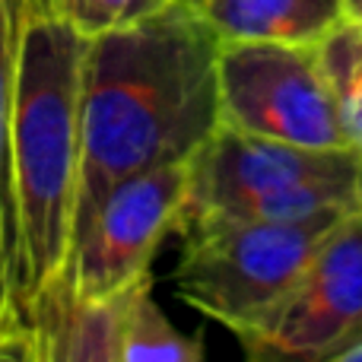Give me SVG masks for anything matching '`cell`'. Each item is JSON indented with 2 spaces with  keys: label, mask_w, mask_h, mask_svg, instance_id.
Segmentation results:
<instances>
[{
  "label": "cell",
  "mask_w": 362,
  "mask_h": 362,
  "mask_svg": "<svg viewBox=\"0 0 362 362\" xmlns=\"http://www.w3.org/2000/svg\"><path fill=\"white\" fill-rule=\"evenodd\" d=\"M219 38L187 0L86 38L74 238L118 181L187 163L219 127Z\"/></svg>",
  "instance_id": "1"
},
{
  "label": "cell",
  "mask_w": 362,
  "mask_h": 362,
  "mask_svg": "<svg viewBox=\"0 0 362 362\" xmlns=\"http://www.w3.org/2000/svg\"><path fill=\"white\" fill-rule=\"evenodd\" d=\"M86 38L54 0H23L13 54L10 165L23 267L35 299L70 257L80 187V70Z\"/></svg>",
  "instance_id": "2"
},
{
  "label": "cell",
  "mask_w": 362,
  "mask_h": 362,
  "mask_svg": "<svg viewBox=\"0 0 362 362\" xmlns=\"http://www.w3.org/2000/svg\"><path fill=\"white\" fill-rule=\"evenodd\" d=\"M362 204L353 150H308L216 127L187 159L175 232L204 223H296L346 216Z\"/></svg>",
  "instance_id": "3"
},
{
  "label": "cell",
  "mask_w": 362,
  "mask_h": 362,
  "mask_svg": "<svg viewBox=\"0 0 362 362\" xmlns=\"http://www.w3.org/2000/svg\"><path fill=\"white\" fill-rule=\"evenodd\" d=\"M340 219L204 223L178 232L185 242L172 276L178 299L238 337L274 312Z\"/></svg>",
  "instance_id": "4"
},
{
  "label": "cell",
  "mask_w": 362,
  "mask_h": 362,
  "mask_svg": "<svg viewBox=\"0 0 362 362\" xmlns=\"http://www.w3.org/2000/svg\"><path fill=\"white\" fill-rule=\"evenodd\" d=\"M216 83L219 127L308 150H350L315 48L219 42Z\"/></svg>",
  "instance_id": "5"
},
{
  "label": "cell",
  "mask_w": 362,
  "mask_h": 362,
  "mask_svg": "<svg viewBox=\"0 0 362 362\" xmlns=\"http://www.w3.org/2000/svg\"><path fill=\"white\" fill-rule=\"evenodd\" d=\"M238 344L245 362H334L362 344V213L340 219L305 274Z\"/></svg>",
  "instance_id": "6"
},
{
  "label": "cell",
  "mask_w": 362,
  "mask_h": 362,
  "mask_svg": "<svg viewBox=\"0 0 362 362\" xmlns=\"http://www.w3.org/2000/svg\"><path fill=\"white\" fill-rule=\"evenodd\" d=\"M185 181L187 163L118 181L70 245V286L86 299H118L146 280L163 238L175 232Z\"/></svg>",
  "instance_id": "7"
},
{
  "label": "cell",
  "mask_w": 362,
  "mask_h": 362,
  "mask_svg": "<svg viewBox=\"0 0 362 362\" xmlns=\"http://www.w3.org/2000/svg\"><path fill=\"white\" fill-rule=\"evenodd\" d=\"M32 327L42 362H124L121 359V296L86 299L57 274L35 299Z\"/></svg>",
  "instance_id": "8"
},
{
  "label": "cell",
  "mask_w": 362,
  "mask_h": 362,
  "mask_svg": "<svg viewBox=\"0 0 362 362\" xmlns=\"http://www.w3.org/2000/svg\"><path fill=\"white\" fill-rule=\"evenodd\" d=\"M219 42L315 48L344 23V0H187Z\"/></svg>",
  "instance_id": "9"
},
{
  "label": "cell",
  "mask_w": 362,
  "mask_h": 362,
  "mask_svg": "<svg viewBox=\"0 0 362 362\" xmlns=\"http://www.w3.org/2000/svg\"><path fill=\"white\" fill-rule=\"evenodd\" d=\"M19 6H23V0H0V334L32 325V302L29 289H25L23 238H19L10 165V102Z\"/></svg>",
  "instance_id": "10"
},
{
  "label": "cell",
  "mask_w": 362,
  "mask_h": 362,
  "mask_svg": "<svg viewBox=\"0 0 362 362\" xmlns=\"http://www.w3.org/2000/svg\"><path fill=\"white\" fill-rule=\"evenodd\" d=\"M121 359L124 362H204V334H185L153 299V280L121 296Z\"/></svg>",
  "instance_id": "11"
},
{
  "label": "cell",
  "mask_w": 362,
  "mask_h": 362,
  "mask_svg": "<svg viewBox=\"0 0 362 362\" xmlns=\"http://www.w3.org/2000/svg\"><path fill=\"white\" fill-rule=\"evenodd\" d=\"M321 74L331 89L346 146L362 159V25L340 23L325 42L315 45Z\"/></svg>",
  "instance_id": "12"
},
{
  "label": "cell",
  "mask_w": 362,
  "mask_h": 362,
  "mask_svg": "<svg viewBox=\"0 0 362 362\" xmlns=\"http://www.w3.org/2000/svg\"><path fill=\"white\" fill-rule=\"evenodd\" d=\"M169 4L172 0H54V10L83 38H95L156 16Z\"/></svg>",
  "instance_id": "13"
},
{
  "label": "cell",
  "mask_w": 362,
  "mask_h": 362,
  "mask_svg": "<svg viewBox=\"0 0 362 362\" xmlns=\"http://www.w3.org/2000/svg\"><path fill=\"white\" fill-rule=\"evenodd\" d=\"M0 362H42V346L32 325L0 334Z\"/></svg>",
  "instance_id": "14"
},
{
  "label": "cell",
  "mask_w": 362,
  "mask_h": 362,
  "mask_svg": "<svg viewBox=\"0 0 362 362\" xmlns=\"http://www.w3.org/2000/svg\"><path fill=\"white\" fill-rule=\"evenodd\" d=\"M344 19L362 25V0H344Z\"/></svg>",
  "instance_id": "15"
},
{
  "label": "cell",
  "mask_w": 362,
  "mask_h": 362,
  "mask_svg": "<svg viewBox=\"0 0 362 362\" xmlns=\"http://www.w3.org/2000/svg\"><path fill=\"white\" fill-rule=\"evenodd\" d=\"M334 362H362V344H356L353 350H346L344 356H337Z\"/></svg>",
  "instance_id": "16"
},
{
  "label": "cell",
  "mask_w": 362,
  "mask_h": 362,
  "mask_svg": "<svg viewBox=\"0 0 362 362\" xmlns=\"http://www.w3.org/2000/svg\"><path fill=\"white\" fill-rule=\"evenodd\" d=\"M359 213H362V204H359Z\"/></svg>",
  "instance_id": "17"
}]
</instances>
